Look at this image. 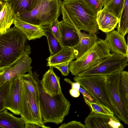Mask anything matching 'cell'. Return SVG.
<instances>
[{"label": "cell", "instance_id": "obj_25", "mask_svg": "<svg viewBox=\"0 0 128 128\" xmlns=\"http://www.w3.org/2000/svg\"><path fill=\"white\" fill-rule=\"evenodd\" d=\"M120 91L122 102L128 112V72L124 70L120 74Z\"/></svg>", "mask_w": 128, "mask_h": 128}, {"label": "cell", "instance_id": "obj_36", "mask_svg": "<svg viewBox=\"0 0 128 128\" xmlns=\"http://www.w3.org/2000/svg\"><path fill=\"white\" fill-rule=\"evenodd\" d=\"M70 95L72 97L74 98L78 97L80 95V92L77 89L72 88L69 91Z\"/></svg>", "mask_w": 128, "mask_h": 128}, {"label": "cell", "instance_id": "obj_6", "mask_svg": "<svg viewBox=\"0 0 128 128\" xmlns=\"http://www.w3.org/2000/svg\"><path fill=\"white\" fill-rule=\"evenodd\" d=\"M108 75L76 76L73 79L80 84L95 102L107 107L113 112L107 86Z\"/></svg>", "mask_w": 128, "mask_h": 128}, {"label": "cell", "instance_id": "obj_39", "mask_svg": "<svg viewBox=\"0 0 128 128\" xmlns=\"http://www.w3.org/2000/svg\"></svg>", "mask_w": 128, "mask_h": 128}, {"label": "cell", "instance_id": "obj_12", "mask_svg": "<svg viewBox=\"0 0 128 128\" xmlns=\"http://www.w3.org/2000/svg\"><path fill=\"white\" fill-rule=\"evenodd\" d=\"M26 36L29 40H35L44 36V26L32 24L22 20L18 15H15L14 24Z\"/></svg>", "mask_w": 128, "mask_h": 128}, {"label": "cell", "instance_id": "obj_28", "mask_svg": "<svg viewBox=\"0 0 128 128\" xmlns=\"http://www.w3.org/2000/svg\"><path fill=\"white\" fill-rule=\"evenodd\" d=\"M85 102L89 106L92 111L96 113L110 116H114L113 112L106 106L95 102L90 101L84 98Z\"/></svg>", "mask_w": 128, "mask_h": 128}, {"label": "cell", "instance_id": "obj_22", "mask_svg": "<svg viewBox=\"0 0 128 128\" xmlns=\"http://www.w3.org/2000/svg\"><path fill=\"white\" fill-rule=\"evenodd\" d=\"M2 0L10 5L15 15H18L32 10L41 0Z\"/></svg>", "mask_w": 128, "mask_h": 128}, {"label": "cell", "instance_id": "obj_20", "mask_svg": "<svg viewBox=\"0 0 128 128\" xmlns=\"http://www.w3.org/2000/svg\"><path fill=\"white\" fill-rule=\"evenodd\" d=\"M112 116L91 110L84 120L86 128H110L109 123Z\"/></svg>", "mask_w": 128, "mask_h": 128}, {"label": "cell", "instance_id": "obj_27", "mask_svg": "<svg viewBox=\"0 0 128 128\" xmlns=\"http://www.w3.org/2000/svg\"><path fill=\"white\" fill-rule=\"evenodd\" d=\"M23 81L27 88L32 94L39 101L38 88L34 78L33 73H28L21 76Z\"/></svg>", "mask_w": 128, "mask_h": 128}, {"label": "cell", "instance_id": "obj_4", "mask_svg": "<svg viewBox=\"0 0 128 128\" xmlns=\"http://www.w3.org/2000/svg\"><path fill=\"white\" fill-rule=\"evenodd\" d=\"M110 49L106 40L99 38L80 58L71 62L69 71L74 76L94 67L103 59L111 55Z\"/></svg>", "mask_w": 128, "mask_h": 128}, {"label": "cell", "instance_id": "obj_8", "mask_svg": "<svg viewBox=\"0 0 128 128\" xmlns=\"http://www.w3.org/2000/svg\"><path fill=\"white\" fill-rule=\"evenodd\" d=\"M122 71H118L108 75L107 86L114 115L127 124H128V112L122 102L120 91Z\"/></svg>", "mask_w": 128, "mask_h": 128}, {"label": "cell", "instance_id": "obj_1", "mask_svg": "<svg viewBox=\"0 0 128 128\" xmlns=\"http://www.w3.org/2000/svg\"><path fill=\"white\" fill-rule=\"evenodd\" d=\"M60 1L62 18L65 22L89 34L99 33L97 12L84 0Z\"/></svg>", "mask_w": 128, "mask_h": 128}, {"label": "cell", "instance_id": "obj_10", "mask_svg": "<svg viewBox=\"0 0 128 128\" xmlns=\"http://www.w3.org/2000/svg\"><path fill=\"white\" fill-rule=\"evenodd\" d=\"M32 62L29 55L25 54L9 66L0 69V87L12 78L27 72L32 74Z\"/></svg>", "mask_w": 128, "mask_h": 128}, {"label": "cell", "instance_id": "obj_31", "mask_svg": "<svg viewBox=\"0 0 128 128\" xmlns=\"http://www.w3.org/2000/svg\"><path fill=\"white\" fill-rule=\"evenodd\" d=\"M96 12L101 10L107 0H84Z\"/></svg>", "mask_w": 128, "mask_h": 128}, {"label": "cell", "instance_id": "obj_7", "mask_svg": "<svg viewBox=\"0 0 128 128\" xmlns=\"http://www.w3.org/2000/svg\"><path fill=\"white\" fill-rule=\"evenodd\" d=\"M20 112V115L26 123L35 124L42 128H50L44 124L42 117L39 101L29 91L23 81Z\"/></svg>", "mask_w": 128, "mask_h": 128}, {"label": "cell", "instance_id": "obj_13", "mask_svg": "<svg viewBox=\"0 0 128 128\" xmlns=\"http://www.w3.org/2000/svg\"><path fill=\"white\" fill-rule=\"evenodd\" d=\"M53 66H50L49 69L43 75L40 82L43 89L51 96H55L62 92L60 78L53 71Z\"/></svg>", "mask_w": 128, "mask_h": 128}, {"label": "cell", "instance_id": "obj_15", "mask_svg": "<svg viewBox=\"0 0 128 128\" xmlns=\"http://www.w3.org/2000/svg\"><path fill=\"white\" fill-rule=\"evenodd\" d=\"M60 43L63 47L73 48L78 43L79 37L76 28L64 20L59 22Z\"/></svg>", "mask_w": 128, "mask_h": 128}, {"label": "cell", "instance_id": "obj_14", "mask_svg": "<svg viewBox=\"0 0 128 128\" xmlns=\"http://www.w3.org/2000/svg\"><path fill=\"white\" fill-rule=\"evenodd\" d=\"M106 34V36L105 40L109 45L112 53L126 57L127 45L124 36L114 30Z\"/></svg>", "mask_w": 128, "mask_h": 128}, {"label": "cell", "instance_id": "obj_35", "mask_svg": "<svg viewBox=\"0 0 128 128\" xmlns=\"http://www.w3.org/2000/svg\"><path fill=\"white\" fill-rule=\"evenodd\" d=\"M64 80L66 82L71 85L72 88L78 90L80 87V85L78 82H73L69 79L67 78H64Z\"/></svg>", "mask_w": 128, "mask_h": 128}, {"label": "cell", "instance_id": "obj_3", "mask_svg": "<svg viewBox=\"0 0 128 128\" xmlns=\"http://www.w3.org/2000/svg\"><path fill=\"white\" fill-rule=\"evenodd\" d=\"M33 74L38 88L40 107L44 123L61 124L69 113L70 102L62 92L53 96L47 93L43 88L36 72H34Z\"/></svg>", "mask_w": 128, "mask_h": 128}, {"label": "cell", "instance_id": "obj_16", "mask_svg": "<svg viewBox=\"0 0 128 128\" xmlns=\"http://www.w3.org/2000/svg\"><path fill=\"white\" fill-rule=\"evenodd\" d=\"M96 20L99 29L106 33L114 30L118 23L119 18L103 8L97 12Z\"/></svg>", "mask_w": 128, "mask_h": 128}, {"label": "cell", "instance_id": "obj_11", "mask_svg": "<svg viewBox=\"0 0 128 128\" xmlns=\"http://www.w3.org/2000/svg\"><path fill=\"white\" fill-rule=\"evenodd\" d=\"M23 81L21 76L10 80V88L5 109L15 115H20V104Z\"/></svg>", "mask_w": 128, "mask_h": 128}, {"label": "cell", "instance_id": "obj_32", "mask_svg": "<svg viewBox=\"0 0 128 128\" xmlns=\"http://www.w3.org/2000/svg\"><path fill=\"white\" fill-rule=\"evenodd\" d=\"M59 128H86L85 124H83L80 122L72 121L67 123L62 124Z\"/></svg>", "mask_w": 128, "mask_h": 128}, {"label": "cell", "instance_id": "obj_23", "mask_svg": "<svg viewBox=\"0 0 128 128\" xmlns=\"http://www.w3.org/2000/svg\"><path fill=\"white\" fill-rule=\"evenodd\" d=\"M44 36L47 38L50 56H53L60 51L63 46L52 33L48 26H44Z\"/></svg>", "mask_w": 128, "mask_h": 128}, {"label": "cell", "instance_id": "obj_18", "mask_svg": "<svg viewBox=\"0 0 128 128\" xmlns=\"http://www.w3.org/2000/svg\"><path fill=\"white\" fill-rule=\"evenodd\" d=\"M0 34L10 28L14 24L15 15L10 5L7 2L0 0Z\"/></svg>", "mask_w": 128, "mask_h": 128}, {"label": "cell", "instance_id": "obj_37", "mask_svg": "<svg viewBox=\"0 0 128 128\" xmlns=\"http://www.w3.org/2000/svg\"><path fill=\"white\" fill-rule=\"evenodd\" d=\"M42 128L40 126L35 124L31 123H26L24 128Z\"/></svg>", "mask_w": 128, "mask_h": 128}, {"label": "cell", "instance_id": "obj_24", "mask_svg": "<svg viewBox=\"0 0 128 128\" xmlns=\"http://www.w3.org/2000/svg\"><path fill=\"white\" fill-rule=\"evenodd\" d=\"M117 31L123 36L128 33V0H124Z\"/></svg>", "mask_w": 128, "mask_h": 128}, {"label": "cell", "instance_id": "obj_5", "mask_svg": "<svg viewBox=\"0 0 128 128\" xmlns=\"http://www.w3.org/2000/svg\"><path fill=\"white\" fill-rule=\"evenodd\" d=\"M60 10V0H41L32 10L18 16L26 22L44 26L58 19Z\"/></svg>", "mask_w": 128, "mask_h": 128}, {"label": "cell", "instance_id": "obj_34", "mask_svg": "<svg viewBox=\"0 0 128 128\" xmlns=\"http://www.w3.org/2000/svg\"><path fill=\"white\" fill-rule=\"evenodd\" d=\"M78 90L82 94L84 98H86L90 101L95 102L91 96L84 88L80 87Z\"/></svg>", "mask_w": 128, "mask_h": 128}, {"label": "cell", "instance_id": "obj_21", "mask_svg": "<svg viewBox=\"0 0 128 128\" xmlns=\"http://www.w3.org/2000/svg\"><path fill=\"white\" fill-rule=\"evenodd\" d=\"M6 109L0 112V127L2 128H24L26 122L21 117L18 118Z\"/></svg>", "mask_w": 128, "mask_h": 128}, {"label": "cell", "instance_id": "obj_19", "mask_svg": "<svg viewBox=\"0 0 128 128\" xmlns=\"http://www.w3.org/2000/svg\"><path fill=\"white\" fill-rule=\"evenodd\" d=\"M76 57L72 48L63 47L59 52L46 59L47 66H54L65 63H70Z\"/></svg>", "mask_w": 128, "mask_h": 128}, {"label": "cell", "instance_id": "obj_33", "mask_svg": "<svg viewBox=\"0 0 128 128\" xmlns=\"http://www.w3.org/2000/svg\"><path fill=\"white\" fill-rule=\"evenodd\" d=\"M70 63L62 64L55 66L54 67L60 70L62 76H66L69 73Z\"/></svg>", "mask_w": 128, "mask_h": 128}, {"label": "cell", "instance_id": "obj_30", "mask_svg": "<svg viewBox=\"0 0 128 128\" xmlns=\"http://www.w3.org/2000/svg\"><path fill=\"white\" fill-rule=\"evenodd\" d=\"M59 22L58 19H57L48 26L53 34L60 43L61 35L59 27Z\"/></svg>", "mask_w": 128, "mask_h": 128}, {"label": "cell", "instance_id": "obj_9", "mask_svg": "<svg viewBox=\"0 0 128 128\" xmlns=\"http://www.w3.org/2000/svg\"><path fill=\"white\" fill-rule=\"evenodd\" d=\"M126 56L112 53L110 56L103 59L92 68L78 76L108 75L116 72L122 71L128 66Z\"/></svg>", "mask_w": 128, "mask_h": 128}, {"label": "cell", "instance_id": "obj_2", "mask_svg": "<svg viewBox=\"0 0 128 128\" xmlns=\"http://www.w3.org/2000/svg\"><path fill=\"white\" fill-rule=\"evenodd\" d=\"M27 40L15 26L0 34V69L9 66L25 54H31Z\"/></svg>", "mask_w": 128, "mask_h": 128}, {"label": "cell", "instance_id": "obj_26", "mask_svg": "<svg viewBox=\"0 0 128 128\" xmlns=\"http://www.w3.org/2000/svg\"><path fill=\"white\" fill-rule=\"evenodd\" d=\"M124 0H107L103 9L109 11L120 18L123 9Z\"/></svg>", "mask_w": 128, "mask_h": 128}, {"label": "cell", "instance_id": "obj_17", "mask_svg": "<svg viewBox=\"0 0 128 128\" xmlns=\"http://www.w3.org/2000/svg\"><path fill=\"white\" fill-rule=\"evenodd\" d=\"M75 28L79 36V40L77 45L72 48L76 58L77 59L90 48L99 38L96 34L82 32L78 29Z\"/></svg>", "mask_w": 128, "mask_h": 128}, {"label": "cell", "instance_id": "obj_29", "mask_svg": "<svg viewBox=\"0 0 128 128\" xmlns=\"http://www.w3.org/2000/svg\"><path fill=\"white\" fill-rule=\"evenodd\" d=\"M10 88V80L0 87V112L4 109L8 97Z\"/></svg>", "mask_w": 128, "mask_h": 128}, {"label": "cell", "instance_id": "obj_38", "mask_svg": "<svg viewBox=\"0 0 128 128\" xmlns=\"http://www.w3.org/2000/svg\"><path fill=\"white\" fill-rule=\"evenodd\" d=\"M127 45V48L126 58L128 62V44Z\"/></svg>", "mask_w": 128, "mask_h": 128}]
</instances>
